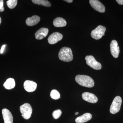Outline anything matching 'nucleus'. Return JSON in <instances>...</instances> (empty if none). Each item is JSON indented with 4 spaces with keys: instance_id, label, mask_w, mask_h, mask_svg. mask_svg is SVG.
<instances>
[{
    "instance_id": "obj_15",
    "label": "nucleus",
    "mask_w": 123,
    "mask_h": 123,
    "mask_svg": "<svg viewBox=\"0 0 123 123\" xmlns=\"http://www.w3.org/2000/svg\"><path fill=\"white\" fill-rule=\"evenodd\" d=\"M92 118L91 114L86 113L77 118L75 119V121L77 123H84L90 120Z\"/></svg>"
},
{
    "instance_id": "obj_6",
    "label": "nucleus",
    "mask_w": 123,
    "mask_h": 123,
    "mask_svg": "<svg viewBox=\"0 0 123 123\" xmlns=\"http://www.w3.org/2000/svg\"><path fill=\"white\" fill-rule=\"evenodd\" d=\"M85 60L86 64L94 69L100 70L102 68L101 63L97 61L93 56H86L85 57Z\"/></svg>"
},
{
    "instance_id": "obj_4",
    "label": "nucleus",
    "mask_w": 123,
    "mask_h": 123,
    "mask_svg": "<svg viewBox=\"0 0 123 123\" xmlns=\"http://www.w3.org/2000/svg\"><path fill=\"white\" fill-rule=\"evenodd\" d=\"M20 112L22 116L25 119L30 118L33 111V109L30 104L28 103L24 104L20 107Z\"/></svg>"
},
{
    "instance_id": "obj_20",
    "label": "nucleus",
    "mask_w": 123,
    "mask_h": 123,
    "mask_svg": "<svg viewBox=\"0 0 123 123\" xmlns=\"http://www.w3.org/2000/svg\"><path fill=\"white\" fill-rule=\"evenodd\" d=\"M18 0H9L7 1V6L9 8H14L17 4Z\"/></svg>"
},
{
    "instance_id": "obj_22",
    "label": "nucleus",
    "mask_w": 123,
    "mask_h": 123,
    "mask_svg": "<svg viewBox=\"0 0 123 123\" xmlns=\"http://www.w3.org/2000/svg\"><path fill=\"white\" fill-rule=\"evenodd\" d=\"M4 3H3V0H0V12H2L4 10Z\"/></svg>"
},
{
    "instance_id": "obj_14",
    "label": "nucleus",
    "mask_w": 123,
    "mask_h": 123,
    "mask_svg": "<svg viewBox=\"0 0 123 123\" xmlns=\"http://www.w3.org/2000/svg\"><path fill=\"white\" fill-rule=\"evenodd\" d=\"M40 18L37 15H34L31 17L28 18L26 20V23L29 26H33L39 22Z\"/></svg>"
},
{
    "instance_id": "obj_11",
    "label": "nucleus",
    "mask_w": 123,
    "mask_h": 123,
    "mask_svg": "<svg viewBox=\"0 0 123 123\" xmlns=\"http://www.w3.org/2000/svg\"><path fill=\"white\" fill-rule=\"evenodd\" d=\"M37 84L34 82L30 80H26L24 84V87L25 90L28 92H33L36 90Z\"/></svg>"
},
{
    "instance_id": "obj_26",
    "label": "nucleus",
    "mask_w": 123,
    "mask_h": 123,
    "mask_svg": "<svg viewBox=\"0 0 123 123\" xmlns=\"http://www.w3.org/2000/svg\"><path fill=\"white\" fill-rule=\"evenodd\" d=\"M78 114H79V112H77L75 113V115H78Z\"/></svg>"
},
{
    "instance_id": "obj_1",
    "label": "nucleus",
    "mask_w": 123,
    "mask_h": 123,
    "mask_svg": "<svg viewBox=\"0 0 123 123\" xmlns=\"http://www.w3.org/2000/svg\"><path fill=\"white\" fill-rule=\"evenodd\" d=\"M75 80L80 85L88 88H92L94 86L93 80L88 76L77 75L75 77Z\"/></svg>"
},
{
    "instance_id": "obj_5",
    "label": "nucleus",
    "mask_w": 123,
    "mask_h": 123,
    "mask_svg": "<svg viewBox=\"0 0 123 123\" xmlns=\"http://www.w3.org/2000/svg\"><path fill=\"white\" fill-rule=\"evenodd\" d=\"M106 28L105 27L102 25L98 26L97 28L92 31L91 32V37L95 39H100L103 36L105 35Z\"/></svg>"
},
{
    "instance_id": "obj_19",
    "label": "nucleus",
    "mask_w": 123,
    "mask_h": 123,
    "mask_svg": "<svg viewBox=\"0 0 123 123\" xmlns=\"http://www.w3.org/2000/svg\"><path fill=\"white\" fill-rule=\"evenodd\" d=\"M50 97L52 99L56 100L60 98V94L59 92L56 90H53L50 93Z\"/></svg>"
},
{
    "instance_id": "obj_3",
    "label": "nucleus",
    "mask_w": 123,
    "mask_h": 123,
    "mask_svg": "<svg viewBox=\"0 0 123 123\" xmlns=\"http://www.w3.org/2000/svg\"><path fill=\"white\" fill-rule=\"evenodd\" d=\"M122 100L121 97L117 96L113 100L110 108V112L113 114H116L120 110Z\"/></svg>"
},
{
    "instance_id": "obj_21",
    "label": "nucleus",
    "mask_w": 123,
    "mask_h": 123,
    "mask_svg": "<svg viewBox=\"0 0 123 123\" xmlns=\"http://www.w3.org/2000/svg\"><path fill=\"white\" fill-rule=\"evenodd\" d=\"M62 114L61 110H55L52 113V116L55 119H57L60 118Z\"/></svg>"
},
{
    "instance_id": "obj_12",
    "label": "nucleus",
    "mask_w": 123,
    "mask_h": 123,
    "mask_svg": "<svg viewBox=\"0 0 123 123\" xmlns=\"http://www.w3.org/2000/svg\"><path fill=\"white\" fill-rule=\"evenodd\" d=\"M2 114L5 123H13V117L10 111L6 108L2 110Z\"/></svg>"
},
{
    "instance_id": "obj_25",
    "label": "nucleus",
    "mask_w": 123,
    "mask_h": 123,
    "mask_svg": "<svg viewBox=\"0 0 123 123\" xmlns=\"http://www.w3.org/2000/svg\"><path fill=\"white\" fill-rule=\"evenodd\" d=\"M64 1L66 2H68V3H72L73 1V0H65Z\"/></svg>"
},
{
    "instance_id": "obj_8",
    "label": "nucleus",
    "mask_w": 123,
    "mask_h": 123,
    "mask_svg": "<svg viewBox=\"0 0 123 123\" xmlns=\"http://www.w3.org/2000/svg\"><path fill=\"white\" fill-rule=\"evenodd\" d=\"M63 36L59 32H55L52 33L49 37L48 40L49 43L51 44H55L63 38Z\"/></svg>"
},
{
    "instance_id": "obj_18",
    "label": "nucleus",
    "mask_w": 123,
    "mask_h": 123,
    "mask_svg": "<svg viewBox=\"0 0 123 123\" xmlns=\"http://www.w3.org/2000/svg\"><path fill=\"white\" fill-rule=\"evenodd\" d=\"M32 1L35 4L43 6L46 7H50L51 6L50 2L46 0H32Z\"/></svg>"
},
{
    "instance_id": "obj_10",
    "label": "nucleus",
    "mask_w": 123,
    "mask_h": 123,
    "mask_svg": "<svg viewBox=\"0 0 123 123\" xmlns=\"http://www.w3.org/2000/svg\"><path fill=\"white\" fill-rule=\"evenodd\" d=\"M82 97L84 100L90 103H96L98 101L97 97L94 94L89 92H84L82 95Z\"/></svg>"
},
{
    "instance_id": "obj_9",
    "label": "nucleus",
    "mask_w": 123,
    "mask_h": 123,
    "mask_svg": "<svg viewBox=\"0 0 123 123\" xmlns=\"http://www.w3.org/2000/svg\"><path fill=\"white\" fill-rule=\"evenodd\" d=\"M111 52L112 56L117 58L118 57L120 53L119 47L118 46V43L116 40H112L110 44Z\"/></svg>"
},
{
    "instance_id": "obj_16",
    "label": "nucleus",
    "mask_w": 123,
    "mask_h": 123,
    "mask_svg": "<svg viewBox=\"0 0 123 123\" xmlns=\"http://www.w3.org/2000/svg\"><path fill=\"white\" fill-rule=\"evenodd\" d=\"M53 24L56 27H63L66 26L67 22L66 20L63 18L57 17L54 19Z\"/></svg>"
},
{
    "instance_id": "obj_23",
    "label": "nucleus",
    "mask_w": 123,
    "mask_h": 123,
    "mask_svg": "<svg viewBox=\"0 0 123 123\" xmlns=\"http://www.w3.org/2000/svg\"><path fill=\"white\" fill-rule=\"evenodd\" d=\"M6 44H4V45H2V47H1V49L0 50V53L1 54H2L4 52V51L5 48L6 46Z\"/></svg>"
},
{
    "instance_id": "obj_24",
    "label": "nucleus",
    "mask_w": 123,
    "mask_h": 123,
    "mask_svg": "<svg viewBox=\"0 0 123 123\" xmlns=\"http://www.w3.org/2000/svg\"><path fill=\"white\" fill-rule=\"evenodd\" d=\"M116 1L120 5H123V0H116Z\"/></svg>"
},
{
    "instance_id": "obj_7",
    "label": "nucleus",
    "mask_w": 123,
    "mask_h": 123,
    "mask_svg": "<svg viewBox=\"0 0 123 123\" xmlns=\"http://www.w3.org/2000/svg\"><path fill=\"white\" fill-rule=\"evenodd\" d=\"M90 4L92 8L99 12H105V7L98 0H90Z\"/></svg>"
},
{
    "instance_id": "obj_13",
    "label": "nucleus",
    "mask_w": 123,
    "mask_h": 123,
    "mask_svg": "<svg viewBox=\"0 0 123 123\" xmlns=\"http://www.w3.org/2000/svg\"><path fill=\"white\" fill-rule=\"evenodd\" d=\"M49 30L47 28H43L39 29L35 34L36 38L37 40H42L47 35Z\"/></svg>"
},
{
    "instance_id": "obj_2",
    "label": "nucleus",
    "mask_w": 123,
    "mask_h": 123,
    "mask_svg": "<svg viewBox=\"0 0 123 123\" xmlns=\"http://www.w3.org/2000/svg\"><path fill=\"white\" fill-rule=\"evenodd\" d=\"M59 57L62 61L69 62L73 60L72 51L71 49L67 47H63L60 50Z\"/></svg>"
},
{
    "instance_id": "obj_17",
    "label": "nucleus",
    "mask_w": 123,
    "mask_h": 123,
    "mask_svg": "<svg viewBox=\"0 0 123 123\" xmlns=\"http://www.w3.org/2000/svg\"><path fill=\"white\" fill-rule=\"evenodd\" d=\"M15 80L14 79L12 78H9L7 79L3 85L4 87L8 90L13 89L15 87Z\"/></svg>"
},
{
    "instance_id": "obj_27",
    "label": "nucleus",
    "mask_w": 123,
    "mask_h": 123,
    "mask_svg": "<svg viewBox=\"0 0 123 123\" xmlns=\"http://www.w3.org/2000/svg\"><path fill=\"white\" fill-rule=\"evenodd\" d=\"M1 18L0 17V25L1 23Z\"/></svg>"
}]
</instances>
